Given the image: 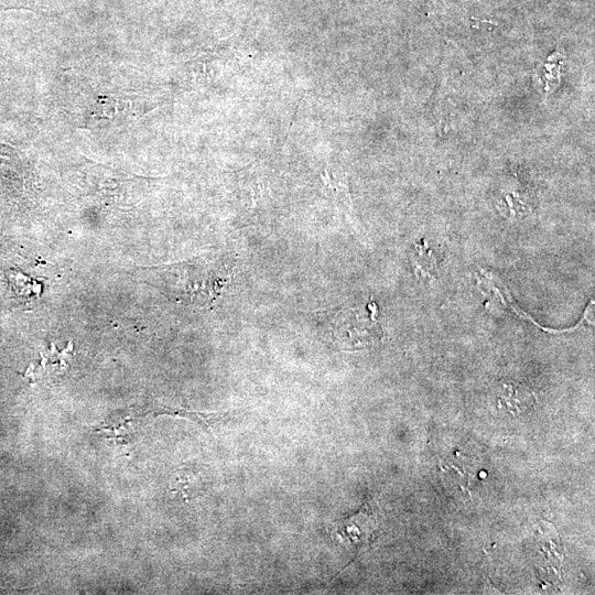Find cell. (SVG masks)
Here are the masks:
<instances>
[{"instance_id":"277c9868","label":"cell","mask_w":595,"mask_h":595,"mask_svg":"<svg viewBox=\"0 0 595 595\" xmlns=\"http://www.w3.org/2000/svg\"><path fill=\"white\" fill-rule=\"evenodd\" d=\"M14 0H0V10L14 7Z\"/></svg>"},{"instance_id":"3957f363","label":"cell","mask_w":595,"mask_h":595,"mask_svg":"<svg viewBox=\"0 0 595 595\" xmlns=\"http://www.w3.org/2000/svg\"><path fill=\"white\" fill-rule=\"evenodd\" d=\"M325 190L334 201L349 203V194L346 175L334 169H325L322 173Z\"/></svg>"},{"instance_id":"6da1fadb","label":"cell","mask_w":595,"mask_h":595,"mask_svg":"<svg viewBox=\"0 0 595 595\" xmlns=\"http://www.w3.org/2000/svg\"><path fill=\"white\" fill-rule=\"evenodd\" d=\"M499 402L511 413H519L532 405L536 398L529 388L508 382L501 386Z\"/></svg>"},{"instance_id":"7a4b0ae2","label":"cell","mask_w":595,"mask_h":595,"mask_svg":"<svg viewBox=\"0 0 595 595\" xmlns=\"http://www.w3.org/2000/svg\"><path fill=\"white\" fill-rule=\"evenodd\" d=\"M410 259L418 278L425 281H431L435 278L437 271L436 260L433 250L425 239L414 245Z\"/></svg>"}]
</instances>
